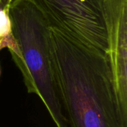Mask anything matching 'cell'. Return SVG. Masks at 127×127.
I'll return each mask as SVG.
<instances>
[{
    "instance_id": "cell-1",
    "label": "cell",
    "mask_w": 127,
    "mask_h": 127,
    "mask_svg": "<svg viewBox=\"0 0 127 127\" xmlns=\"http://www.w3.org/2000/svg\"><path fill=\"white\" fill-rule=\"evenodd\" d=\"M55 69L69 127H127L109 52L51 30Z\"/></svg>"
},
{
    "instance_id": "cell-2",
    "label": "cell",
    "mask_w": 127,
    "mask_h": 127,
    "mask_svg": "<svg viewBox=\"0 0 127 127\" xmlns=\"http://www.w3.org/2000/svg\"><path fill=\"white\" fill-rule=\"evenodd\" d=\"M11 33L20 59V70L28 93L45 104L56 127H69L58 86L51 29L30 0H14L9 7Z\"/></svg>"
},
{
    "instance_id": "cell-3",
    "label": "cell",
    "mask_w": 127,
    "mask_h": 127,
    "mask_svg": "<svg viewBox=\"0 0 127 127\" xmlns=\"http://www.w3.org/2000/svg\"><path fill=\"white\" fill-rule=\"evenodd\" d=\"M51 31L109 51V0H30Z\"/></svg>"
},
{
    "instance_id": "cell-4",
    "label": "cell",
    "mask_w": 127,
    "mask_h": 127,
    "mask_svg": "<svg viewBox=\"0 0 127 127\" xmlns=\"http://www.w3.org/2000/svg\"><path fill=\"white\" fill-rule=\"evenodd\" d=\"M109 58L119 108L127 123V0H109Z\"/></svg>"
},
{
    "instance_id": "cell-5",
    "label": "cell",
    "mask_w": 127,
    "mask_h": 127,
    "mask_svg": "<svg viewBox=\"0 0 127 127\" xmlns=\"http://www.w3.org/2000/svg\"><path fill=\"white\" fill-rule=\"evenodd\" d=\"M12 35L9 7L0 9V39Z\"/></svg>"
},
{
    "instance_id": "cell-6",
    "label": "cell",
    "mask_w": 127,
    "mask_h": 127,
    "mask_svg": "<svg viewBox=\"0 0 127 127\" xmlns=\"http://www.w3.org/2000/svg\"><path fill=\"white\" fill-rule=\"evenodd\" d=\"M5 48H8V50L10 51L13 60L20 59V53L17 44L12 35L0 39V51Z\"/></svg>"
},
{
    "instance_id": "cell-7",
    "label": "cell",
    "mask_w": 127,
    "mask_h": 127,
    "mask_svg": "<svg viewBox=\"0 0 127 127\" xmlns=\"http://www.w3.org/2000/svg\"><path fill=\"white\" fill-rule=\"evenodd\" d=\"M14 0H0V9L10 7L11 3Z\"/></svg>"
},
{
    "instance_id": "cell-8",
    "label": "cell",
    "mask_w": 127,
    "mask_h": 127,
    "mask_svg": "<svg viewBox=\"0 0 127 127\" xmlns=\"http://www.w3.org/2000/svg\"><path fill=\"white\" fill-rule=\"evenodd\" d=\"M0 72H1V71H0Z\"/></svg>"
}]
</instances>
